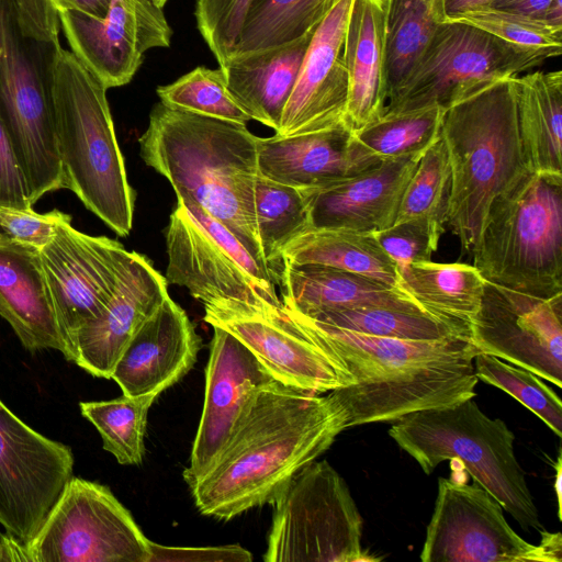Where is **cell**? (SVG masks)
<instances>
[{
    "mask_svg": "<svg viewBox=\"0 0 562 562\" xmlns=\"http://www.w3.org/2000/svg\"><path fill=\"white\" fill-rule=\"evenodd\" d=\"M254 210L260 247L273 279L282 268L281 251L297 235L311 228L302 190L258 176Z\"/></svg>",
    "mask_w": 562,
    "mask_h": 562,
    "instance_id": "34",
    "label": "cell"
},
{
    "mask_svg": "<svg viewBox=\"0 0 562 562\" xmlns=\"http://www.w3.org/2000/svg\"><path fill=\"white\" fill-rule=\"evenodd\" d=\"M258 142L246 125L161 102L153 106L138 139L142 159L170 182L177 199L200 205L269 271L254 210Z\"/></svg>",
    "mask_w": 562,
    "mask_h": 562,
    "instance_id": "3",
    "label": "cell"
},
{
    "mask_svg": "<svg viewBox=\"0 0 562 562\" xmlns=\"http://www.w3.org/2000/svg\"><path fill=\"white\" fill-rule=\"evenodd\" d=\"M351 3L337 0L314 31L276 134H306L346 123L342 47Z\"/></svg>",
    "mask_w": 562,
    "mask_h": 562,
    "instance_id": "20",
    "label": "cell"
},
{
    "mask_svg": "<svg viewBox=\"0 0 562 562\" xmlns=\"http://www.w3.org/2000/svg\"><path fill=\"white\" fill-rule=\"evenodd\" d=\"M282 263L321 265L398 286V271L373 233L346 228H310L281 251Z\"/></svg>",
    "mask_w": 562,
    "mask_h": 562,
    "instance_id": "30",
    "label": "cell"
},
{
    "mask_svg": "<svg viewBox=\"0 0 562 562\" xmlns=\"http://www.w3.org/2000/svg\"><path fill=\"white\" fill-rule=\"evenodd\" d=\"M521 145L531 172L562 175V71L513 77Z\"/></svg>",
    "mask_w": 562,
    "mask_h": 562,
    "instance_id": "29",
    "label": "cell"
},
{
    "mask_svg": "<svg viewBox=\"0 0 562 562\" xmlns=\"http://www.w3.org/2000/svg\"><path fill=\"white\" fill-rule=\"evenodd\" d=\"M552 0H492L491 9L540 18Z\"/></svg>",
    "mask_w": 562,
    "mask_h": 562,
    "instance_id": "49",
    "label": "cell"
},
{
    "mask_svg": "<svg viewBox=\"0 0 562 562\" xmlns=\"http://www.w3.org/2000/svg\"><path fill=\"white\" fill-rule=\"evenodd\" d=\"M0 206L29 209L27 190L10 138L0 120Z\"/></svg>",
    "mask_w": 562,
    "mask_h": 562,
    "instance_id": "45",
    "label": "cell"
},
{
    "mask_svg": "<svg viewBox=\"0 0 562 562\" xmlns=\"http://www.w3.org/2000/svg\"><path fill=\"white\" fill-rule=\"evenodd\" d=\"M384 0H352L342 47L348 75L345 122L352 132L384 112Z\"/></svg>",
    "mask_w": 562,
    "mask_h": 562,
    "instance_id": "28",
    "label": "cell"
},
{
    "mask_svg": "<svg viewBox=\"0 0 562 562\" xmlns=\"http://www.w3.org/2000/svg\"><path fill=\"white\" fill-rule=\"evenodd\" d=\"M159 8H164L168 0H151Z\"/></svg>",
    "mask_w": 562,
    "mask_h": 562,
    "instance_id": "53",
    "label": "cell"
},
{
    "mask_svg": "<svg viewBox=\"0 0 562 562\" xmlns=\"http://www.w3.org/2000/svg\"><path fill=\"white\" fill-rule=\"evenodd\" d=\"M201 338L170 296L138 327L111 379L124 395H158L181 380L196 361Z\"/></svg>",
    "mask_w": 562,
    "mask_h": 562,
    "instance_id": "23",
    "label": "cell"
},
{
    "mask_svg": "<svg viewBox=\"0 0 562 562\" xmlns=\"http://www.w3.org/2000/svg\"><path fill=\"white\" fill-rule=\"evenodd\" d=\"M27 35L50 44L59 43L58 13L50 0H15Z\"/></svg>",
    "mask_w": 562,
    "mask_h": 562,
    "instance_id": "46",
    "label": "cell"
},
{
    "mask_svg": "<svg viewBox=\"0 0 562 562\" xmlns=\"http://www.w3.org/2000/svg\"><path fill=\"white\" fill-rule=\"evenodd\" d=\"M443 113L439 106L384 112L353 134L379 160L424 154L441 136Z\"/></svg>",
    "mask_w": 562,
    "mask_h": 562,
    "instance_id": "38",
    "label": "cell"
},
{
    "mask_svg": "<svg viewBox=\"0 0 562 562\" xmlns=\"http://www.w3.org/2000/svg\"><path fill=\"white\" fill-rule=\"evenodd\" d=\"M457 21L470 23L544 59L562 53V29L539 18L486 8L465 13Z\"/></svg>",
    "mask_w": 562,
    "mask_h": 562,
    "instance_id": "41",
    "label": "cell"
},
{
    "mask_svg": "<svg viewBox=\"0 0 562 562\" xmlns=\"http://www.w3.org/2000/svg\"><path fill=\"white\" fill-rule=\"evenodd\" d=\"M165 239L167 282L188 289L203 305L282 304L270 272L234 234L193 201L177 199Z\"/></svg>",
    "mask_w": 562,
    "mask_h": 562,
    "instance_id": "10",
    "label": "cell"
},
{
    "mask_svg": "<svg viewBox=\"0 0 562 562\" xmlns=\"http://www.w3.org/2000/svg\"><path fill=\"white\" fill-rule=\"evenodd\" d=\"M492 0H443L447 20H458L465 13L490 7Z\"/></svg>",
    "mask_w": 562,
    "mask_h": 562,
    "instance_id": "50",
    "label": "cell"
},
{
    "mask_svg": "<svg viewBox=\"0 0 562 562\" xmlns=\"http://www.w3.org/2000/svg\"><path fill=\"white\" fill-rule=\"evenodd\" d=\"M57 13L70 52L106 89L128 83L146 52L170 46L172 30L151 0H111L102 19Z\"/></svg>",
    "mask_w": 562,
    "mask_h": 562,
    "instance_id": "18",
    "label": "cell"
},
{
    "mask_svg": "<svg viewBox=\"0 0 562 562\" xmlns=\"http://www.w3.org/2000/svg\"><path fill=\"white\" fill-rule=\"evenodd\" d=\"M470 340L479 353L562 386V293L538 296L485 280Z\"/></svg>",
    "mask_w": 562,
    "mask_h": 562,
    "instance_id": "16",
    "label": "cell"
},
{
    "mask_svg": "<svg viewBox=\"0 0 562 562\" xmlns=\"http://www.w3.org/2000/svg\"><path fill=\"white\" fill-rule=\"evenodd\" d=\"M502 505L477 483L438 479L423 562H561L560 532H542L536 546L506 521Z\"/></svg>",
    "mask_w": 562,
    "mask_h": 562,
    "instance_id": "12",
    "label": "cell"
},
{
    "mask_svg": "<svg viewBox=\"0 0 562 562\" xmlns=\"http://www.w3.org/2000/svg\"><path fill=\"white\" fill-rule=\"evenodd\" d=\"M106 88L60 47L52 77V106L61 188L121 237L133 225L135 191L127 180Z\"/></svg>",
    "mask_w": 562,
    "mask_h": 562,
    "instance_id": "5",
    "label": "cell"
},
{
    "mask_svg": "<svg viewBox=\"0 0 562 562\" xmlns=\"http://www.w3.org/2000/svg\"><path fill=\"white\" fill-rule=\"evenodd\" d=\"M441 137L450 165L446 224L462 249L473 251L492 202L531 172L520 139L513 77L446 109Z\"/></svg>",
    "mask_w": 562,
    "mask_h": 562,
    "instance_id": "4",
    "label": "cell"
},
{
    "mask_svg": "<svg viewBox=\"0 0 562 562\" xmlns=\"http://www.w3.org/2000/svg\"><path fill=\"white\" fill-rule=\"evenodd\" d=\"M450 194V165L443 138L434 143L419 159L401 200L394 223L423 225L438 247L445 231Z\"/></svg>",
    "mask_w": 562,
    "mask_h": 562,
    "instance_id": "36",
    "label": "cell"
},
{
    "mask_svg": "<svg viewBox=\"0 0 562 562\" xmlns=\"http://www.w3.org/2000/svg\"><path fill=\"white\" fill-rule=\"evenodd\" d=\"M204 321L241 341L279 382L326 394L356 380L283 307L245 303L204 305Z\"/></svg>",
    "mask_w": 562,
    "mask_h": 562,
    "instance_id": "14",
    "label": "cell"
},
{
    "mask_svg": "<svg viewBox=\"0 0 562 562\" xmlns=\"http://www.w3.org/2000/svg\"><path fill=\"white\" fill-rule=\"evenodd\" d=\"M424 154L382 160L360 173L302 190L311 228L376 233L394 224L404 190Z\"/></svg>",
    "mask_w": 562,
    "mask_h": 562,
    "instance_id": "22",
    "label": "cell"
},
{
    "mask_svg": "<svg viewBox=\"0 0 562 562\" xmlns=\"http://www.w3.org/2000/svg\"><path fill=\"white\" fill-rule=\"evenodd\" d=\"M65 222H71V216L59 210L37 213L32 207L0 206L2 233L40 249L52 240L58 225Z\"/></svg>",
    "mask_w": 562,
    "mask_h": 562,
    "instance_id": "43",
    "label": "cell"
},
{
    "mask_svg": "<svg viewBox=\"0 0 562 562\" xmlns=\"http://www.w3.org/2000/svg\"><path fill=\"white\" fill-rule=\"evenodd\" d=\"M336 1L250 0L232 53L259 50L297 40L314 31Z\"/></svg>",
    "mask_w": 562,
    "mask_h": 562,
    "instance_id": "33",
    "label": "cell"
},
{
    "mask_svg": "<svg viewBox=\"0 0 562 562\" xmlns=\"http://www.w3.org/2000/svg\"><path fill=\"white\" fill-rule=\"evenodd\" d=\"M277 282L283 306L303 315L363 306L424 311L401 286L321 265L283 262Z\"/></svg>",
    "mask_w": 562,
    "mask_h": 562,
    "instance_id": "27",
    "label": "cell"
},
{
    "mask_svg": "<svg viewBox=\"0 0 562 562\" xmlns=\"http://www.w3.org/2000/svg\"><path fill=\"white\" fill-rule=\"evenodd\" d=\"M0 316L30 351L66 352L40 248L0 233Z\"/></svg>",
    "mask_w": 562,
    "mask_h": 562,
    "instance_id": "25",
    "label": "cell"
},
{
    "mask_svg": "<svg viewBox=\"0 0 562 562\" xmlns=\"http://www.w3.org/2000/svg\"><path fill=\"white\" fill-rule=\"evenodd\" d=\"M474 267L493 283L562 293V175L530 172L491 204Z\"/></svg>",
    "mask_w": 562,
    "mask_h": 562,
    "instance_id": "7",
    "label": "cell"
},
{
    "mask_svg": "<svg viewBox=\"0 0 562 562\" xmlns=\"http://www.w3.org/2000/svg\"><path fill=\"white\" fill-rule=\"evenodd\" d=\"M156 92L160 102L172 109L243 125L251 121L229 92L221 67H195Z\"/></svg>",
    "mask_w": 562,
    "mask_h": 562,
    "instance_id": "39",
    "label": "cell"
},
{
    "mask_svg": "<svg viewBox=\"0 0 562 562\" xmlns=\"http://www.w3.org/2000/svg\"><path fill=\"white\" fill-rule=\"evenodd\" d=\"M331 395L279 381L260 389L210 468L190 486L203 515L231 519L274 504L293 476L348 428Z\"/></svg>",
    "mask_w": 562,
    "mask_h": 562,
    "instance_id": "1",
    "label": "cell"
},
{
    "mask_svg": "<svg viewBox=\"0 0 562 562\" xmlns=\"http://www.w3.org/2000/svg\"><path fill=\"white\" fill-rule=\"evenodd\" d=\"M373 234L398 273L413 262L430 260L437 250L427 229L416 222L394 223Z\"/></svg>",
    "mask_w": 562,
    "mask_h": 562,
    "instance_id": "44",
    "label": "cell"
},
{
    "mask_svg": "<svg viewBox=\"0 0 562 562\" xmlns=\"http://www.w3.org/2000/svg\"><path fill=\"white\" fill-rule=\"evenodd\" d=\"M384 15L387 101L405 82L439 24L447 19L443 0H384Z\"/></svg>",
    "mask_w": 562,
    "mask_h": 562,
    "instance_id": "32",
    "label": "cell"
},
{
    "mask_svg": "<svg viewBox=\"0 0 562 562\" xmlns=\"http://www.w3.org/2000/svg\"><path fill=\"white\" fill-rule=\"evenodd\" d=\"M557 470V479H555V491L558 496V505H559V517H561V457L559 456L557 464L554 465Z\"/></svg>",
    "mask_w": 562,
    "mask_h": 562,
    "instance_id": "52",
    "label": "cell"
},
{
    "mask_svg": "<svg viewBox=\"0 0 562 562\" xmlns=\"http://www.w3.org/2000/svg\"><path fill=\"white\" fill-rule=\"evenodd\" d=\"M167 283L147 257L131 251L109 301L75 333L67 360L93 376L111 379L132 336L169 296Z\"/></svg>",
    "mask_w": 562,
    "mask_h": 562,
    "instance_id": "21",
    "label": "cell"
},
{
    "mask_svg": "<svg viewBox=\"0 0 562 562\" xmlns=\"http://www.w3.org/2000/svg\"><path fill=\"white\" fill-rule=\"evenodd\" d=\"M389 435L426 474L445 460H458L522 529H541L526 473L514 452V432L502 419L485 415L474 397L409 413L393 423Z\"/></svg>",
    "mask_w": 562,
    "mask_h": 562,
    "instance_id": "6",
    "label": "cell"
},
{
    "mask_svg": "<svg viewBox=\"0 0 562 562\" xmlns=\"http://www.w3.org/2000/svg\"><path fill=\"white\" fill-rule=\"evenodd\" d=\"M158 395H124L110 401L80 402L82 416L99 431L103 449L121 464L138 465L145 453L148 411Z\"/></svg>",
    "mask_w": 562,
    "mask_h": 562,
    "instance_id": "37",
    "label": "cell"
},
{
    "mask_svg": "<svg viewBox=\"0 0 562 562\" xmlns=\"http://www.w3.org/2000/svg\"><path fill=\"white\" fill-rule=\"evenodd\" d=\"M60 44L24 31L15 0H0V120L33 205L61 189L52 106V77Z\"/></svg>",
    "mask_w": 562,
    "mask_h": 562,
    "instance_id": "8",
    "label": "cell"
},
{
    "mask_svg": "<svg viewBox=\"0 0 562 562\" xmlns=\"http://www.w3.org/2000/svg\"><path fill=\"white\" fill-rule=\"evenodd\" d=\"M305 316L364 335L404 340L432 341L470 337L469 329L442 321L424 311L363 306L325 310Z\"/></svg>",
    "mask_w": 562,
    "mask_h": 562,
    "instance_id": "35",
    "label": "cell"
},
{
    "mask_svg": "<svg viewBox=\"0 0 562 562\" xmlns=\"http://www.w3.org/2000/svg\"><path fill=\"white\" fill-rule=\"evenodd\" d=\"M212 328L203 409L183 471L189 487L210 468L257 392L278 381L235 336Z\"/></svg>",
    "mask_w": 562,
    "mask_h": 562,
    "instance_id": "19",
    "label": "cell"
},
{
    "mask_svg": "<svg viewBox=\"0 0 562 562\" xmlns=\"http://www.w3.org/2000/svg\"><path fill=\"white\" fill-rule=\"evenodd\" d=\"M398 274V286L424 311L470 330L485 284L474 266L424 260L408 265Z\"/></svg>",
    "mask_w": 562,
    "mask_h": 562,
    "instance_id": "31",
    "label": "cell"
},
{
    "mask_svg": "<svg viewBox=\"0 0 562 562\" xmlns=\"http://www.w3.org/2000/svg\"><path fill=\"white\" fill-rule=\"evenodd\" d=\"M40 251L68 359L75 333L109 301L131 251L115 239L79 232L71 222L58 225Z\"/></svg>",
    "mask_w": 562,
    "mask_h": 562,
    "instance_id": "17",
    "label": "cell"
},
{
    "mask_svg": "<svg viewBox=\"0 0 562 562\" xmlns=\"http://www.w3.org/2000/svg\"><path fill=\"white\" fill-rule=\"evenodd\" d=\"M346 123L299 135L258 142L259 175L300 190L355 176L380 164Z\"/></svg>",
    "mask_w": 562,
    "mask_h": 562,
    "instance_id": "24",
    "label": "cell"
},
{
    "mask_svg": "<svg viewBox=\"0 0 562 562\" xmlns=\"http://www.w3.org/2000/svg\"><path fill=\"white\" fill-rule=\"evenodd\" d=\"M474 370L479 380L512 395L561 437V400L540 376L528 369L482 352L474 357Z\"/></svg>",
    "mask_w": 562,
    "mask_h": 562,
    "instance_id": "40",
    "label": "cell"
},
{
    "mask_svg": "<svg viewBox=\"0 0 562 562\" xmlns=\"http://www.w3.org/2000/svg\"><path fill=\"white\" fill-rule=\"evenodd\" d=\"M71 449L41 435L0 401V525L27 546L72 477Z\"/></svg>",
    "mask_w": 562,
    "mask_h": 562,
    "instance_id": "15",
    "label": "cell"
},
{
    "mask_svg": "<svg viewBox=\"0 0 562 562\" xmlns=\"http://www.w3.org/2000/svg\"><path fill=\"white\" fill-rule=\"evenodd\" d=\"M544 60L470 23L447 20L439 24L405 82L386 101L384 112L429 106L446 110Z\"/></svg>",
    "mask_w": 562,
    "mask_h": 562,
    "instance_id": "11",
    "label": "cell"
},
{
    "mask_svg": "<svg viewBox=\"0 0 562 562\" xmlns=\"http://www.w3.org/2000/svg\"><path fill=\"white\" fill-rule=\"evenodd\" d=\"M29 562H150L151 541L111 490L72 476L35 538Z\"/></svg>",
    "mask_w": 562,
    "mask_h": 562,
    "instance_id": "13",
    "label": "cell"
},
{
    "mask_svg": "<svg viewBox=\"0 0 562 562\" xmlns=\"http://www.w3.org/2000/svg\"><path fill=\"white\" fill-rule=\"evenodd\" d=\"M250 0H196V27L221 64L234 49Z\"/></svg>",
    "mask_w": 562,
    "mask_h": 562,
    "instance_id": "42",
    "label": "cell"
},
{
    "mask_svg": "<svg viewBox=\"0 0 562 562\" xmlns=\"http://www.w3.org/2000/svg\"><path fill=\"white\" fill-rule=\"evenodd\" d=\"M284 310L325 350L338 356L356 380L330 391L346 409L348 428L394 423L416 411L475 396L479 352L470 337L419 341L371 336Z\"/></svg>",
    "mask_w": 562,
    "mask_h": 562,
    "instance_id": "2",
    "label": "cell"
},
{
    "mask_svg": "<svg viewBox=\"0 0 562 562\" xmlns=\"http://www.w3.org/2000/svg\"><path fill=\"white\" fill-rule=\"evenodd\" d=\"M266 562L371 561L361 547L362 518L345 480L312 461L276 501Z\"/></svg>",
    "mask_w": 562,
    "mask_h": 562,
    "instance_id": "9",
    "label": "cell"
},
{
    "mask_svg": "<svg viewBox=\"0 0 562 562\" xmlns=\"http://www.w3.org/2000/svg\"><path fill=\"white\" fill-rule=\"evenodd\" d=\"M252 555L239 546L173 548L151 542L154 561H251Z\"/></svg>",
    "mask_w": 562,
    "mask_h": 562,
    "instance_id": "47",
    "label": "cell"
},
{
    "mask_svg": "<svg viewBox=\"0 0 562 562\" xmlns=\"http://www.w3.org/2000/svg\"><path fill=\"white\" fill-rule=\"evenodd\" d=\"M58 12L59 10H74L95 19L106 15L111 0H50Z\"/></svg>",
    "mask_w": 562,
    "mask_h": 562,
    "instance_id": "48",
    "label": "cell"
},
{
    "mask_svg": "<svg viewBox=\"0 0 562 562\" xmlns=\"http://www.w3.org/2000/svg\"><path fill=\"white\" fill-rule=\"evenodd\" d=\"M539 19L552 26L562 29V0H552Z\"/></svg>",
    "mask_w": 562,
    "mask_h": 562,
    "instance_id": "51",
    "label": "cell"
},
{
    "mask_svg": "<svg viewBox=\"0 0 562 562\" xmlns=\"http://www.w3.org/2000/svg\"><path fill=\"white\" fill-rule=\"evenodd\" d=\"M314 31L278 46L232 53L218 64L229 92L251 120L278 132Z\"/></svg>",
    "mask_w": 562,
    "mask_h": 562,
    "instance_id": "26",
    "label": "cell"
}]
</instances>
